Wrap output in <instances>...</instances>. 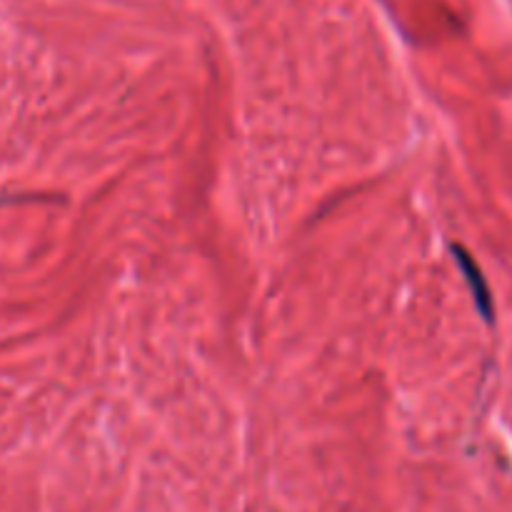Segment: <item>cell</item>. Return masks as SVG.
<instances>
[{"instance_id": "cell-1", "label": "cell", "mask_w": 512, "mask_h": 512, "mask_svg": "<svg viewBox=\"0 0 512 512\" xmlns=\"http://www.w3.org/2000/svg\"><path fill=\"white\" fill-rule=\"evenodd\" d=\"M453 255H455V260H458L460 270H463L465 283H468L470 293H473V300H475V305H478L480 315H483L485 323H493L495 305H493V295H490L488 283H485V278H483V270L478 268V263H475L473 255H470L465 248H460V245H453Z\"/></svg>"}]
</instances>
